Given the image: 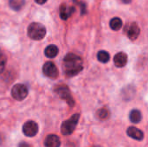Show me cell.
Instances as JSON below:
<instances>
[{
	"label": "cell",
	"instance_id": "1",
	"mask_svg": "<svg viewBox=\"0 0 148 147\" xmlns=\"http://www.w3.org/2000/svg\"><path fill=\"white\" fill-rule=\"evenodd\" d=\"M82 59L73 53H69L65 55L62 61L63 73L67 77H73L78 75L83 68Z\"/></svg>",
	"mask_w": 148,
	"mask_h": 147
},
{
	"label": "cell",
	"instance_id": "2",
	"mask_svg": "<svg viewBox=\"0 0 148 147\" xmlns=\"http://www.w3.org/2000/svg\"><path fill=\"white\" fill-rule=\"evenodd\" d=\"M46 35L45 27L39 23H32L28 27V36L32 40L40 41Z\"/></svg>",
	"mask_w": 148,
	"mask_h": 147
},
{
	"label": "cell",
	"instance_id": "3",
	"mask_svg": "<svg viewBox=\"0 0 148 147\" xmlns=\"http://www.w3.org/2000/svg\"><path fill=\"white\" fill-rule=\"evenodd\" d=\"M79 118H80V114L75 113V114L72 115L68 120L63 121L62 124V126H61L62 134L65 135V136L72 134L79 122Z\"/></svg>",
	"mask_w": 148,
	"mask_h": 147
},
{
	"label": "cell",
	"instance_id": "4",
	"mask_svg": "<svg viewBox=\"0 0 148 147\" xmlns=\"http://www.w3.org/2000/svg\"><path fill=\"white\" fill-rule=\"evenodd\" d=\"M55 93L57 94V96L60 99L65 101L70 107H73L75 106V101H74V99L70 94V91L67 86H65V85L57 86L55 88Z\"/></svg>",
	"mask_w": 148,
	"mask_h": 147
},
{
	"label": "cell",
	"instance_id": "5",
	"mask_svg": "<svg viewBox=\"0 0 148 147\" xmlns=\"http://www.w3.org/2000/svg\"><path fill=\"white\" fill-rule=\"evenodd\" d=\"M29 94L28 88L23 84H16L11 89L12 97L18 101H23Z\"/></svg>",
	"mask_w": 148,
	"mask_h": 147
},
{
	"label": "cell",
	"instance_id": "6",
	"mask_svg": "<svg viewBox=\"0 0 148 147\" xmlns=\"http://www.w3.org/2000/svg\"><path fill=\"white\" fill-rule=\"evenodd\" d=\"M42 73L45 76L49 79H56L58 77L59 72L56 64L52 62H47L42 66Z\"/></svg>",
	"mask_w": 148,
	"mask_h": 147
},
{
	"label": "cell",
	"instance_id": "7",
	"mask_svg": "<svg viewBox=\"0 0 148 147\" xmlns=\"http://www.w3.org/2000/svg\"><path fill=\"white\" fill-rule=\"evenodd\" d=\"M23 133L27 137H34L38 133V126L35 121L29 120L23 126Z\"/></svg>",
	"mask_w": 148,
	"mask_h": 147
},
{
	"label": "cell",
	"instance_id": "8",
	"mask_svg": "<svg viewBox=\"0 0 148 147\" xmlns=\"http://www.w3.org/2000/svg\"><path fill=\"white\" fill-rule=\"evenodd\" d=\"M126 33H127V36H128V38L132 41H134L138 38L139 35H140V27L138 26L137 23H132L130 24H128L127 27H126V29H125Z\"/></svg>",
	"mask_w": 148,
	"mask_h": 147
},
{
	"label": "cell",
	"instance_id": "9",
	"mask_svg": "<svg viewBox=\"0 0 148 147\" xmlns=\"http://www.w3.org/2000/svg\"><path fill=\"white\" fill-rule=\"evenodd\" d=\"M127 134L130 138H132V139H134L135 140H138V141H141L144 139V133H143V132L141 130L138 129L135 126H130V127H128L127 130Z\"/></svg>",
	"mask_w": 148,
	"mask_h": 147
},
{
	"label": "cell",
	"instance_id": "10",
	"mask_svg": "<svg viewBox=\"0 0 148 147\" xmlns=\"http://www.w3.org/2000/svg\"><path fill=\"white\" fill-rule=\"evenodd\" d=\"M74 11H75V8L73 6H69L68 4L62 3L60 7V16L62 20H67L71 16Z\"/></svg>",
	"mask_w": 148,
	"mask_h": 147
},
{
	"label": "cell",
	"instance_id": "11",
	"mask_svg": "<svg viewBox=\"0 0 148 147\" xmlns=\"http://www.w3.org/2000/svg\"><path fill=\"white\" fill-rule=\"evenodd\" d=\"M60 146H61V139L57 135L55 134L48 135L44 140L45 147H60Z\"/></svg>",
	"mask_w": 148,
	"mask_h": 147
},
{
	"label": "cell",
	"instance_id": "12",
	"mask_svg": "<svg viewBox=\"0 0 148 147\" xmlns=\"http://www.w3.org/2000/svg\"><path fill=\"white\" fill-rule=\"evenodd\" d=\"M114 65L117 68H123L127 63V55L124 52H119L117 53L114 57Z\"/></svg>",
	"mask_w": 148,
	"mask_h": 147
},
{
	"label": "cell",
	"instance_id": "13",
	"mask_svg": "<svg viewBox=\"0 0 148 147\" xmlns=\"http://www.w3.org/2000/svg\"><path fill=\"white\" fill-rule=\"evenodd\" d=\"M58 52H59L58 48L54 44L49 45L44 50V54L48 58H55L57 55Z\"/></svg>",
	"mask_w": 148,
	"mask_h": 147
},
{
	"label": "cell",
	"instance_id": "14",
	"mask_svg": "<svg viewBox=\"0 0 148 147\" xmlns=\"http://www.w3.org/2000/svg\"><path fill=\"white\" fill-rule=\"evenodd\" d=\"M129 119H130V121L132 123L138 124L142 120V114H141V113H140V110L134 109V110L131 111V113L129 114Z\"/></svg>",
	"mask_w": 148,
	"mask_h": 147
},
{
	"label": "cell",
	"instance_id": "15",
	"mask_svg": "<svg viewBox=\"0 0 148 147\" xmlns=\"http://www.w3.org/2000/svg\"><path fill=\"white\" fill-rule=\"evenodd\" d=\"M25 3V0H10L9 5L14 10H20Z\"/></svg>",
	"mask_w": 148,
	"mask_h": 147
},
{
	"label": "cell",
	"instance_id": "16",
	"mask_svg": "<svg viewBox=\"0 0 148 147\" xmlns=\"http://www.w3.org/2000/svg\"><path fill=\"white\" fill-rule=\"evenodd\" d=\"M97 59L99 62H101L102 63H107L110 60V55L108 52H107L105 50H101L97 54Z\"/></svg>",
	"mask_w": 148,
	"mask_h": 147
},
{
	"label": "cell",
	"instance_id": "17",
	"mask_svg": "<svg viewBox=\"0 0 148 147\" xmlns=\"http://www.w3.org/2000/svg\"><path fill=\"white\" fill-rule=\"evenodd\" d=\"M110 27L114 30H119L122 27V21L120 17H114L110 21Z\"/></svg>",
	"mask_w": 148,
	"mask_h": 147
},
{
	"label": "cell",
	"instance_id": "18",
	"mask_svg": "<svg viewBox=\"0 0 148 147\" xmlns=\"http://www.w3.org/2000/svg\"><path fill=\"white\" fill-rule=\"evenodd\" d=\"M96 116H97V118L99 120H108V117H109V112L106 108H101V109H99L97 111Z\"/></svg>",
	"mask_w": 148,
	"mask_h": 147
},
{
	"label": "cell",
	"instance_id": "19",
	"mask_svg": "<svg viewBox=\"0 0 148 147\" xmlns=\"http://www.w3.org/2000/svg\"><path fill=\"white\" fill-rule=\"evenodd\" d=\"M6 62H7V59H6V56L1 53L0 54V74H2L5 68V66H6Z\"/></svg>",
	"mask_w": 148,
	"mask_h": 147
},
{
	"label": "cell",
	"instance_id": "20",
	"mask_svg": "<svg viewBox=\"0 0 148 147\" xmlns=\"http://www.w3.org/2000/svg\"><path fill=\"white\" fill-rule=\"evenodd\" d=\"M18 147H31V146L26 142H22L18 145Z\"/></svg>",
	"mask_w": 148,
	"mask_h": 147
},
{
	"label": "cell",
	"instance_id": "21",
	"mask_svg": "<svg viewBox=\"0 0 148 147\" xmlns=\"http://www.w3.org/2000/svg\"><path fill=\"white\" fill-rule=\"evenodd\" d=\"M36 1V3H37L38 4H43V3H45L48 0H35Z\"/></svg>",
	"mask_w": 148,
	"mask_h": 147
},
{
	"label": "cell",
	"instance_id": "22",
	"mask_svg": "<svg viewBox=\"0 0 148 147\" xmlns=\"http://www.w3.org/2000/svg\"><path fill=\"white\" fill-rule=\"evenodd\" d=\"M122 3H129L132 0H121Z\"/></svg>",
	"mask_w": 148,
	"mask_h": 147
},
{
	"label": "cell",
	"instance_id": "23",
	"mask_svg": "<svg viewBox=\"0 0 148 147\" xmlns=\"http://www.w3.org/2000/svg\"><path fill=\"white\" fill-rule=\"evenodd\" d=\"M92 147H101V146H92Z\"/></svg>",
	"mask_w": 148,
	"mask_h": 147
},
{
	"label": "cell",
	"instance_id": "24",
	"mask_svg": "<svg viewBox=\"0 0 148 147\" xmlns=\"http://www.w3.org/2000/svg\"><path fill=\"white\" fill-rule=\"evenodd\" d=\"M1 53H2V52H1V50H0V54H1Z\"/></svg>",
	"mask_w": 148,
	"mask_h": 147
}]
</instances>
